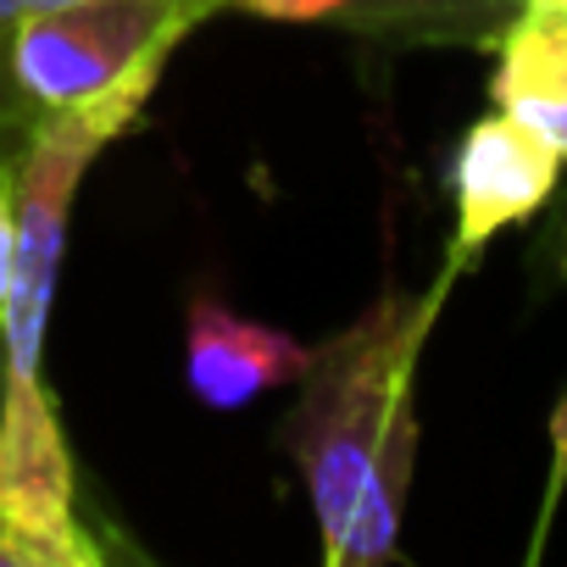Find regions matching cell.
Wrapping results in <instances>:
<instances>
[{
    "instance_id": "ba28073f",
    "label": "cell",
    "mask_w": 567,
    "mask_h": 567,
    "mask_svg": "<svg viewBox=\"0 0 567 567\" xmlns=\"http://www.w3.org/2000/svg\"><path fill=\"white\" fill-rule=\"evenodd\" d=\"M556 267H561V278H567V228H561V245H556ZM561 489H567V401H561L556 417H550V478H545V506H539V523H534V545H528V556L545 550L550 512H556Z\"/></svg>"
},
{
    "instance_id": "6da1fadb",
    "label": "cell",
    "mask_w": 567,
    "mask_h": 567,
    "mask_svg": "<svg viewBox=\"0 0 567 567\" xmlns=\"http://www.w3.org/2000/svg\"><path fill=\"white\" fill-rule=\"evenodd\" d=\"M456 290L440 267L417 296H379L357 323L312 346L278 445L296 462L329 567H379L401 550L417 473V362Z\"/></svg>"
},
{
    "instance_id": "8fae6325",
    "label": "cell",
    "mask_w": 567,
    "mask_h": 567,
    "mask_svg": "<svg viewBox=\"0 0 567 567\" xmlns=\"http://www.w3.org/2000/svg\"><path fill=\"white\" fill-rule=\"evenodd\" d=\"M206 12H217V0H206Z\"/></svg>"
},
{
    "instance_id": "30bf717a",
    "label": "cell",
    "mask_w": 567,
    "mask_h": 567,
    "mask_svg": "<svg viewBox=\"0 0 567 567\" xmlns=\"http://www.w3.org/2000/svg\"><path fill=\"white\" fill-rule=\"evenodd\" d=\"M51 7H73V0H0V40H7L23 18L34 12H51Z\"/></svg>"
},
{
    "instance_id": "8992f818",
    "label": "cell",
    "mask_w": 567,
    "mask_h": 567,
    "mask_svg": "<svg viewBox=\"0 0 567 567\" xmlns=\"http://www.w3.org/2000/svg\"><path fill=\"white\" fill-rule=\"evenodd\" d=\"M523 0H351L334 18L346 34L379 45H451V51H489Z\"/></svg>"
},
{
    "instance_id": "9c48e42d",
    "label": "cell",
    "mask_w": 567,
    "mask_h": 567,
    "mask_svg": "<svg viewBox=\"0 0 567 567\" xmlns=\"http://www.w3.org/2000/svg\"><path fill=\"white\" fill-rule=\"evenodd\" d=\"M228 7L250 18H272V23H329L351 0H228Z\"/></svg>"
},
{
    "instance_id": "7a4b0ae2",
    "label": "cell",
    "mask_w": 567,
    "mask_h": 567,
    "mask_svg": "<svg viewBox=\"0 0 567 567\" xmlns=\"http://www.w3.org/2000/svg\"><path fill=\"white\" fill-rule=\"evenodd\" d=\"M206 0H73L23 18L0 40V84L29 117H79L106 140L140 128L173 51Z\"/></svg>"
},
{
    "instance_id": "7c38bea8",
    "label": "cell",
    "mask_w": 567,
    "mask_h": 567,
    "mask_svg": "<svg viewBox=\"0 0 567 567\" xmlns=\"http://www.w3.org/2000/svg\"><path fill=\"white\" fill-rule=\"evenodd\" d=\"M223 7H228V0H217V12H223Z\"/></svg>"
},
{
    "instance_id": "52a82bcc",
    "label": "cell",
    "mask_w": 567,
    "mask_h": 567,
    "mask_svg": "<svg viewBox=\"0 0 567 567\" xmlns=\"http://www.w3.org/2000/svg\"><path fill=\"white\" fill-rule=\"evenodd\" d=\"M29 123H34V117L7 95V106H0V318H7L12 256H18V167H23Z\"/></svg>"
},
{
    "instance_id": "277c9868",
    "label": "cell",
    "mask_w": 567,
    "mask_h": 567,
    "mask_svg": "<svg viewBox=\"0 0 567 567\" xmlns=\"http://www.w3.org/2000/svg\"><path fill=\"white\" fill-rule=\"evenodd\" d=\"M312 362V346L290 329L239 318L217 296H195L184 318V384L212 412H239L261 390L296 384Z\"/></svg>"
},
{
    "instance_id": "3957f363",
    "label": "cell",
    "mask_w": 567,
    "mask_h": 567,
    "mask_svg": "<svg viewBox=\"0 0 567 567\" xmlns=\"http://www.w3.org/2000/svg\"><path fill=\"white\" fill-rule=\"evenodd\" d=\"M561 156L523 128L512 112L489 106L484 117H473L451 151L445 167V189H451V245H445V267L462 278L478 267V256L489 250L495 234L528 223L534 212H545V200L556 195L561 178Z\"/></svg>"
},
{
    "instance_id": "5b68a950",
    "label": "cell",
    "mask_w": 567,
    "mask_h": 567,
    "mask_svg": "<svg viewBox=\"0 0 567 567\" xmlns=\"http://www.w3.org/2000/svg\"><path fill=\"white\" fill-rule=\"evenodd\" d=\"M489 56V106L512 112L567 162V0H523Z\"/></svg>"
}]
</instances>
